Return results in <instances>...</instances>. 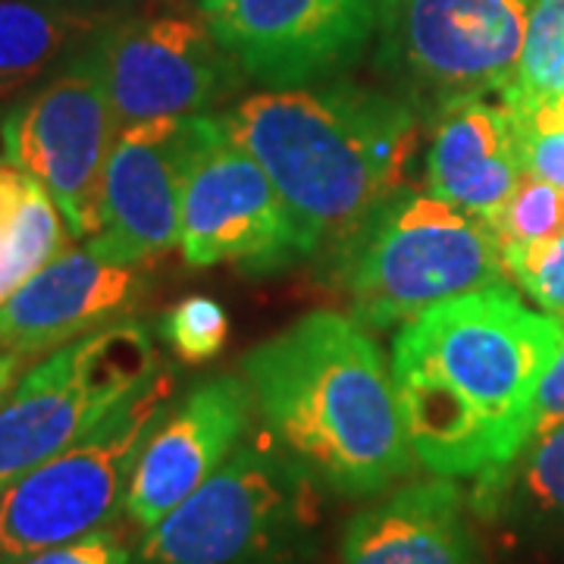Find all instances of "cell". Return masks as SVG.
Returning <instances> with one entry per match:
<instances>
[{"label":"cell","instance_id":"18","mask_svg":"<svg viewBox=\"0 0 564 564\" xmlns=\"http://www.w3.org/2000/svg\"><path fill=\"white\" fill-rule=\"evenodd\" d=\"M113 20L39 0H0V104L17 101Z\"/></svg>","mask_w":564,"mask_h":564},{"label":"cell","instance_id":"25","mask_svg":"<svg viewBox=\"0 0 564 564\" xmlns=\"http://www.w3.org/2000/svg\"><path fill=\"white\" fill-rule=\"evenodd\" d=\"M132 562V545L122 540V533L117 527H104L95 530L88 536L69 540V543L51 545L32 552L25 558L7 564H129Z\"/></svg>","mask_w":564,"mask_h":564},{"label":"cell","instance_id":"8","mask_svg":"<svg viewBox=\"0 0 564 564\" xmlns=\"http://www.w3.org/2000/svg\"><path fill=\"white\" fill-rule=\"evenodd\" d=\"M120 135L95 39L0 117L3 161L51 192L76 242L98 232L104 166Z\"/></svg>","mask_w":564,"mask_h":564},{"label":"cell","instance_id":"19","mask_svg":"<svg viewBox=\"0 0 564 564\" xmlns=\"http://www.w3.org/2000/svg\"><path fill=\"white\" fill-rule=\"evenodd\" d=\"M73 245L69 223L32 173L0 161V304Z\"/></svg>","mask_w":564,"mask_h":564},{"label":"cell","instance_id":"7","mask_svg":"<svg viewBox=\"0 0 564 564\" xmlns=\"http://www.w3.org/2000/svg\"><path fill=\"white\" fill-rule=\"evenodd\" d=\"M161 367L151 329L120 321L35 361L0 402V492L85 436Z\"/></svg>","mask_w":564,"mask_h":564},{"label":"cell","instance_id":"26","mask_svg":"<svg viewBox=\"0 0 564 564\" xmlns=\"http://www.w3.org/2000/svg\"><path fill=\"white\" fill-rule=\"evenodd\" d=\"M564 423V343L555 355V361L549 364V370L540 380L536 399H533V421H530V436L543 433L549 426Z\"/></svg>","mask_w":564,"mask_h":564},{"label":"cell","instance_id":"3","mask_svg":"<svg viewBox=\"0 0 564 564\" xmlns=\"http://www.w3.org/2000/svg\"><path fill=\"white\" fill-rule=\"evenodd\" d=\"M223 122L280 188L311 258L339 251L404 192L417 148V110L404 95L339 79L248 95Z\"/></svg>","mask_w":564,"mask_h":564},{"label":"cell","instance_id":"23","mask_svg":"<svg viewBox=\"0 0 564 564\" xmlns=\"http://www.w3.org/2000/svg\"><path fill=\"white\" fill-rule=\"evenodd\" d=\"M158 336L182 364H204L217 358L229 339V314L217 299L188 295L158 321Z\"/></svg>","mask_w":564,"mask_h":564},{"label":"cell","instance_id":"5","mask_svg":"<svg viewBox=\"0 0 564 564\" xmlns=\"http://www.w3.org/2000/svg\"><path fill=\"white\" fill-rule=\"evenodd\" d=\"M321 489L261 430L144 530L129 564H302L321 536Z\"/></svg>","mask_w":564,"mask_h":564},{"label":"cell","instance_id":"17","mask_svg":"<svg viewBox=\"0 0 564 564\" xmlns=\"http://www.w3.org/2000/svg\"><path fill=\"white\" fill-rule=\"evenodd\" d=\"M470 496L455 477L399 486L343 530V564H486L470 521Z\"/></svg>","mask_w":564,"mask_h":564},{"label":"cell","instance_id":"20","mask_svg":"<svg viewBox=\"0 0 564 564\" xmlns=\"http://www.w3.org/2000/svg\"><path fill=\"white\" fill-rule=\"evenodd\" d=\"M477 514H508L564 533V423L533 433L499 480L470 492Z\"/></svg>","mask_w":564,"mask_h":564},{"label":"cell","instance_id":"16","mask_svg":"<svg viewBox=\"0 0 564 564\" xmlns=\"http://www.w3.org/2000/svg\"><path fill=\"white\" fill-rule=\"evenodd\" d=\"M430 192L489 220L527 173L524 132L505 91L452 95L430 110Z\"/></svg>","mask_w":564,"mask_h":564},{"label":"cell","instance_id":"24","mask_svg":"<svg viewBox=\"0 0 564 564\" xmlns=\"http://www.w3.org/2000/svg\"><path fill=\"white\" fill-rule=\"evenodd\" d=\"M508 280H514L545 314L564 321V232L543 242L505 248Z\"/></svg>","mask_w":564,"mask_h":564},{"label":"cell","instance_id":"1","mask_svg":"<svg viewBox=\"0 0 564 564\" xmlns=\"http://www.w3.org/2000/svg\"><path fill=\"white\" fill-rule=\"evenodd\" d=\"M564 343V321L489 285L399 326L392 383L414 458L474 489L505 474L530 440L533 399Z\"/></svg>","mask_w":564,"mask_h":564},{"label":"cell","instance_id":"12","mask_svg":"<svg viewBox=\"0 0 564 564\" xmlns=\"http://www.w3.org/2000/svg\"><path fill=\"white\" fill-rule=\"evenodd\" d=\"M120 129L161 117H198L226 104L245 73L198 17H120L95 35Z\"/></svg>","mask_w":564,"mask_h":564},{"label":"cell","instance_id":"13","mask_svg":"<svg viewBox=\"0 0 564 564\" xmlns=\"http://www.w3.org/2000/svg\"><path fill=\"white\" fill-rule=\"evenodd\" d=\"M198 117H161L120 129L104 166L98 232L88 239L104 258L151 267L182 236V192Z\"/></svg>","mask_w":564,"mask_h":564},{"label":"cell","instance_id":"6","mask_svg":"<svg viewBox=\"0 0 564 564\" xmlns=\"http://www.w3.org/2000/svg\"><path fill=\"white\" fill-rule=\"evenodd\" d=\"M176 370L161 364L85 436L0 492V564L113 524L141 445L176 399Z\"/></svg>","mask_w":564,"mask_h":564},{"label":"cell","instance_id":"9","mask_svg":"<svg viewBox=\"0 0 564 564\" xmlns=\"http://www.w3.org/2000/svg\"><path fill=\"white\" fill-rule=\"evenodd\" d=\"M180 248L182 261L198 270L239 263L270 273L311 258L280 188L223 117L202 113L198 120L182 192Z\"/></svg>","mask_w":564,"mask_h":564},{"label":"cell","instance_id":"28","mask_svg":"<svg viewBox=\"0 0 564 564\" xmlns=\"http://www.w3.org/2000/svg\"><path fill=\"white\" fill-rule=\"evenodd\" d=\"M32 361H35V358H29L25 351H20V348H13V345L0 339V402L10 395L13 386L20 383L22 373L32 367Z\"/></svg>","mask_w":564,"mask_h":564},{"label":"cell","instance_id":"4","mask_svg":"<svg viewBox=\"0 0 564 564\" xmlns=\"http://www.w3.org/2000/svg\"><path fill=\"white\" fill-rule=\"evenodd\" d=\"M329 261L351 317L370 329L404 326L448 299L508 280L489 223L433 192L389 198Z\"/></svg>","mask_w":564,"mask_h":564},{"label":"cell","instance_id":"21","mask_svg":"<svg viewBox=\"0 0 564 564\" xmlns=\"http://www.w3.org/2000/svg\"><path fill=\"white\" fill-rule=\"evenodd\" d=\"M518 104L564 95V0H533L527 13L518 76L505 88Z\"/></svg>","mask_w":564,"mask_h":564},{"label":"cell","instance_id":"15","mask_svg":"<svg viewBox=\"0 0 564 564\" xmlns=\"http://www.w3.org/2000/svg\"><path fill=\"white\" fill-rule=\"evenodd\" d=\"M144 289V267L69 245L0 304V339L41 361L88 333L129 321Z\"/></svg>","mask_w":564,"mask_h":564},{"label":"cell","instance_id":"14","mask_svg":"<svg viewBox=\"0 0 564 564\" xmlns=\"http://www.w3.org/2000/svg\"><path fill=\"white\" fill-rule=\"evenodd\" d=\"M254 392L245 377L217 373L195 383L154 423L141 445L122 514L139 530L163 521L176 505L202 489L229 455L251 436Z\"/></svg>","mask_w":564,"mask_h":564},{"label":"cell","instance_id":"11","mask_svg":"<svg viewBox=\"0 0 564 564\" xmlns=\"http://www.w3.org/2000/svg\"><path fill=\"white\" fill-rule=\"evenodd\" d=\"M533 0H395L380 57L408 101L505 91L518 76Z\"/></svg>","mask_w":564,"mask_h":564},{"label":"cell","instance_id":"2","mask_svg":"<svg viewBox=\"0 0 564 564\" xmlns=\"http://www.w3.org/2000/svg\"><path fill=\"white\" fill-rule=\"evenodd\" d=\"M263 430L343 499L383 496L417 462L402 402L364 323L314 311L242 358Z\"/></svg>","mask_w":564,"mask_h":564},{"label":"cell","instance_id":"10","mask_svg":"<svg viewBox=\"0 0 564 564\" xmlns=\"http://www.w3.org/2000/svg\"><path fill=\"white\" fill-rule=\"evenodd\" d=\"M395 0H202L198 13L245 79L299 88L343 79L380 44Z\"/></svg>","mask_w":564,"mask_h":564},{"label":"cell","instance_id":"27","mask_svg":"<svg viewBox=\"0 0 564 564\" xmlns=\"http://www.w3.org/2000/svg\"><path fill=\"white\" fill-rule=\"evenodd\" d=\"M524 166L543 180L564 185V132L524 135Z\"/></svg>","mask_w":564,"mask_h":564},{"label":"cell","instance_id":"29","mask_svg":"<svg viewBox=\"0 0 564 564\" xmlns=\"http://www.w3.org/2000/svg\"><path fill=\"white\" fill-rule=\"evenodd\" d=\"M39 3L63 7V10L85 13V17H98V20H120L129 0H39Z\"/></svg>","mask_w":564,"mask_h":564},{"label":"cell","instance_id":"22","mask_svg":"<svg viewBox=\"0 0 564 564\" xmlns=\"http://www.w3.org/2000/svg\"><path fill=\"white\" fill-rule=\"evenodd\" d=\"M489 229L505 248L543 242L564 232V185L527 170L508 202L489 217Z\"/></svg>","mask_w":564,"mask_h":564}]
</instances>
